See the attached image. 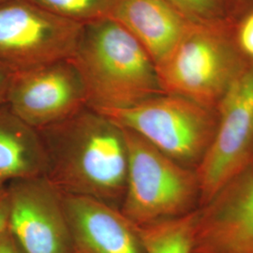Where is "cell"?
I'll list each match as a JSON object with an SVG mask.
<instances>
[{"label":"cell","instance_id":"cell-7","mask_svg":"<svg viewBox=\"0 0 253 253\" xmlns=\"http://www.w3.org/2000/svg\"><path fill=\"white\" fill-rule=\"evenodd\" d=\"M83 27L30 0L0 2V64L17 73L71 59Z\"/></svg>","mask_w":253,"mask_h":253},{"label":"cell","instance_id":"cell-6","mask_svg":"<svg viewBox=\"0 0 253 253\" xmlns=\"http://www.w3.org/2000/svg\"><path fill=\"white\" fill-rule=\"evenodd\" d=\"M217 114L215 135L195 169L201 207L253 164V64L245 63Z\"/></svg>","mask_w":253,"mask_h":253},{"label":"cell","instance_id":"cell-3","mask_svg":"<svg viewBox=\"0 0 253 253\" xmlns=\"http://www.w3.org/2000/svg\"><path fill=\"white\" fill-rule=\"evenodd\" d=\"M122 128L128 164L121 212L136 226H144L197 209L200 186L195 169L176 163L141 136Z\"/></svg>","mask_w":253,"mask_h":253},{"label":"cell","instance_id":"cell-4","mask_svg":"<svg viewBox=\"0 0 253 253\" xmlns=\"http://www.w3.org/2000/svg\"><path fill=\"white\" fill-rule=\"evenodd\" d=\"M245 63L227 35L224 24L193 23L155 69L164 94L217 111Z\"/></svg>","mask_w":253,"mask_h":253},{"label":"cell","instance_id":"cell-12","mask_svg":"<svg viewBox=\"0 0 253 253\" xmlns=\"http://www.w3.org/2000/svg\"><path fill=\"white\" fill-rule=\"evenodd\" d=\"M110 19L135 39L155 66L169 54L194 23L164 0H118Z\"/></svg>","mask_w":253,"mask_h":253},{"label":"cell","instance_id":"cell-1","mask_svg":"<svg viewBox=\"0 0 253 253\" xmlns=\"http://www.w3.org/2000/svg\"><path fill=\"white\" fill-rule=\"evenodd\" d=\"M39 133L46 156L44 177L56 190L120 209L128 164L121 126L86 107Z\"/></svg>","mask_w":253,"mask_h":253},{"label":"cell","instance_id":"cell-19","mask_svg":"<svg viewBox=\"0 0 253 253\" xmlns=\"http://www.w3.org/2000/svg\"><path fill=\"white\" fill-rule=\"evenodd\" d=\"M9 202L7 184H0V232L9 225Z\"/></svg>","mask_w":253,"mask_h":253},{"label":"cell","instance_id":"cell-18","mask_svg":"<svg viewBox=\"0 0 253 253\" xmlns=\"http://www.w3.org/2000/svg\"><path fill=\"white\" fill-rule=\"evenodd\" d=\"M0 253H27L9 229V225L0 232Z\"/></svg>","mask_w":253,"mask_h":253},{"label":"cell","instance_id":"cell-14","mask_svg":"<svg viewBox=\"0 0 253 253\" xmlns=\"http://www.w3.org/2000/svg\"><path fill=\"white\" fill-rule=\"evenodd\" d=\"M198 208L181 217L137 226L145 253H191Z\"/></svg>","mask_w":253,"mask_h":253},{"label":"cell","instance_id":"cell-5","mask_svg":"<svg viewBox=\"0 0 253 253\" xmlns=\"http://www.w3.org/2000/svg\"><path fill=\"white\" fill-rule=\"evenodd\" d=\"M98 112L191 169L198 166L217 128V111L170 94L154 96L127 108Z\"/></svg>","mask_w":253,"mask_h":253},{"label":"cell","instance_id":"cell-11","mask_svg":"<svg viewBox=\"0 0 253 253\" xmlns=\"http://www.w3.org/2000/svg\"><path fill=\"white\" fill-rule=\"evenodd\" d=\"M75 253H145L138 228L99 200L62 194Z\"/></svg>","mask_w":253,"mask_h":253},{"label":"cell","instance_id":"cell-16","mask_svg":"<svg viewBox=\"0 0 253 253\" xmlns=\"http://www.w3.org/2000/svg\"><path fill=\"white\" fill-rule=\"evenodd\" d=\"M194 23L224 24L225 0H164Z\"/></svg>","mask_w":253,"mask_h":253},{"label":"cell","instance_id":"cell-13","mask_svg":"<svg viewBox=\"0 0 253 253\" xmlns=\"http://www.w3.org/2000/svg\"><path fill=\"white\" fill-rule=\"evenodd\" d=\"M46 156L39 131L0 104V184L44 176Z\"/></svg>","mask_w":253,"mask_h":253},{"label":"cell","instance_id":"cell-10","mask_svg":"<svg viewBox=\"0 0 253 253\" xmlns=\"http://www.w3.org/2000/svg\"><path fill=\"white\" fill-rule=\"evenodd\" d=\"M191 253H253V164L198 208Z\"/></svg>","mask_w":253,"mask_h":253},{"label":"cell","instance_id":"cell-20","mask_svg":"<svg viewBox=\"0 0 253 253\" xmlns=\"http://www.w3.org/2000/svg\"><path fill=\"white\" fill-rule=\"evenodd\" d=\"M14 73L0 64V104L7 102L9 86Z\"/></svg>","mask_w":253,"mask_h":253},{"label":"cell","instance_id":"cell-21","mask_svg":"<svg viewBox=\"0 0 253 253\" xmlns=\"http://www.w3.org/2000/svg\"><path fill=\"white\" fill-rule=\"evenodd\" d=\"M3 1H5V0H0V2H3Z\"/></svg>","mask_w":253,"mask_h":253},{"label":"cell","instance_id":"cell-2","mask_svg":"<svg viewBox=\"0 0 253 253\" xmlns=\"http://www.w3.org/2000/svg\"><path fill=\"white\" fill-rule=\"evenodd\" d=\"M71 60L81 75L89 108H127L164 94L150 56L113 19L84 25Z\"/></svg>","mask_w":253,"mask_h":253},{"label":"cell","instance_id":"cell-15","mask_svg":"<svg viewBox=\"0 0 253 253\" xmlns=\"http://www.w3.org/2000/svg\"><path fill=\"white\" fill-rule=\"evenodd\" d=\"M57 16L80 25L110 18L118 0H30Z\"/></svg>","mask_w":253,"mask_h":253},{"label":"cell","instance_id":"cell-17","mask_svg":"<svg viewBox=\"0 0 253 253\" xmlns=\"http://www.w3.org/2000/svg\"><path fill=\"white\" fill-rule=\"evenodd\" d=\"M237 39L239 46L245 54L253 58V12L242 23Z\"/></svg>","mask_w":253,"mask_h":253},{"label":"cell","instance_id":"cell-9","mask_svg":"<svg viewBox=\"0 0 253 253\" xmlns=\"http://www.w3.org/2000/svg\"><path fill=\"white\" fill-rule=\"evenodd\" d=\"M9 227L27 253H75L62 193L44 176L10 181Z\"/></svg>","mask_w":253,"mask_h":253},{"label":"cell","instance_id":"cell-8","mask_svg":"<svg viewBox=\"0 0 253 253\" xmlns=\"http://www.w3.org/2000/svg\"><path fill=\"white\" fill-rule=\"evenodd\" d=\"M6 104L38 131L88 107L84 82L71 59L14 73Z\"/></svg>","mask_w":253,"mask_h":253}]
</instances>
